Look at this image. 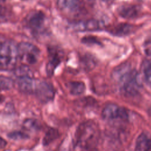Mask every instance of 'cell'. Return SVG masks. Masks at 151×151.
<instances>
[{
	"label": "cell",
	"instance_id": "1",
	"mask_svg": "<svg viewBox=\"0 0 151 151\" xmlns=\"http://www.w3.org/2000/svg\"><path fill=\"white\" fill-rule=\"evenodd\" d=\"M100 134V129L94 122L88 120L81 123L74 134L75 150L96 151Z\"/></svg>",
	"mask_w": 151,
	"mask_h": 151
},
{
	"label": "cell",
	"instance_id": "2",
	"mask_svg": "<svg viewBox=\"0 0 151 151\" xmlns=\"http://www.w3.org/2000/svg\"><path fill=\"white\" fill-rule=\"evenodd\" d=\"M120 90L126 95H135L139 89L137 73L128 64L124 63L115 68L112 73Z\"/></svg>",
	"mask_w": 151,
	"mask_h": 151
},
{
	"label": "cell",
	"instance_id": "3",
	"mask_svg": "<svg viewBox=\"0 0 151 151\" xmlns=\"http://www.w3.org/2000/svg\"><path fill=\"white\" fill-rule=\"evenodd\" d=\"M18 59V46L10 40L1 42L0 66L2 70H10L15 68Z\"/></svg>",
	"mask_w": 151,
	"mask_h": 151
},
{
	"label": "cell",
	"instance_id": "4",
	"mask_svg": "<svg viewBox=\"0 0 151 151\" xmlns=\"http://www.w3.org/2000/svg\"><path fill=\"white\" fill-rule=\"evenodd\" d=\"M101 116L103 119L110 124L127 120L129 117L126 109L113 103L108 104L103 108Z\"/></svg>",
	"mask_w": 151,
	"mask_h": 151
},
{
	"label": "cell",
	"instance_id": "5",
	"mask_svg": "<svg viewBox=\"0 0 151 151\" xmlns=\"http://www.w3.org/2000/svg\"><path fill=\"white\" fill-rule=\"evenodd\" d=\"M18 58L24 64H35L39 58L40 51L35 45L27 42H22L18 45Z\"/></svg>",
	"mask_w": 151,
	"mask_h": 151
},
{
	"label": "cell",
	"instance_id": "6",
	"mask_svg": "<svg viewBox=\"0 0 151 151\" xmlns=\"http://www.w3.org/2000/svg\"><path fill=\"white\" fill-rule=\"evenodd\" d=\"M45 15L39 11L30 12L25 18L27 26L34 33H37L42 29L45 24Z\"/></svg>",
	"mask_w": 151,
	"mask_h": 151
},
{
	"label": "cell",
	"instance_id": "7",
	"mask_svg": "<svg viewBox=\"0 0 151 151\" xmlns=\"http://www.w3.org/2000/svg\"><path fill=\"white\" fill-rule=\"evenodd\" d=\"M34 93L38 99L42 103L51 101L54 96V88L51 84L45 81L37 83Z\"/></svg>",
	"mask_w": 151,
	"mask_h": 151
},
{
	"label": "cell",
	"instance_id": "8",
	"mask_svg": "<svg viewBox=\"0 0 151 151\" xmlns=\"http://www.w3.org/2000/svg\"><path fill=\"white\" fill-rule=\"evenodd\" d=\"M17 78V86L20 91L27 94L35 92L37 83L32 78V76H27Z\"/></svg>",
	"mask_w": 151,
	"mask_h": 151
},
{
	"label": "cell",
	"instance_id": "9",
	"mask_svg": "<svg viewBox=\"0 0 151 151\" xmlns=\"http://www.w3.org/2000/svg\"><path fill=\"white\" fill-rule=\"evenodd\" d=\"M61 52L57 48H51L48 50V61L47 64L46 70L48 76H52L55 68L61 60Z\"/></svg>",
	"mask_w": 151,
	"mask_h": 151
},
{
	"label": "cell",
	"instance_id": "10",
	"mask_svg": "<svg viewBox=\"0 0 151 151\" xmlns=\"http://www.w3.org/2000/svg\"><path fill=\"white\" fill-rule=\"evenodd\" d=\"M80 0H57L58 8L67 14L77 13L80 9Z\"/></svg>",
	"mask_w": 151,
	"mask_h": 151
},
{
	"label": "cell",
	"instance_id": "11",
	"mask_svg": "<svg viewBox=\"0 0 151 151\" xmlns=\"http://www.w3.org/2000/svg\"><path fill=\"white\" fill-rule=\"evenodd\" d=\"M117 12L120 16L126 19L136 18L140 12V7L133 4L122 5L117 8Z\"/></svg>",
	"mask_w": 151,
	"mask_h": 151
},
{
	"label": "cell",
	"instance_id": "12",
	"mask_svg": "<svg viewBox=\"0 0 151 151\" xmlns=\"http://www.w3.org/2000/svg\"><path fill=\"white\" fill-rule=\"evenodd\" d=\"M103 24L97 19H91L77 22L74 28L78 31H96L100 29Z\"/></svg>",
	"mask_w": 151,
	"mask_h": 151
},
{
	"label": "cell",
	"instance_id": "13",
	"mask_svg": "<svg viewBox=\"0 0 151 151\" xmlns=\"http://www.w3.org/2000/svg\"><path fill=\"white\" fill-rule=\"evenodd\" d=\"M134 27L126 23L119 24L110 29L109 32L114 35L122 37L129 35L133 32Z\"/></svg>",
	"mask_w": 151,
	"mask_h": 151
},
{
	"label": "cell",
	"instance_id": "14",
	"mask_svg": "<svg viewBox=\"0 0 151 151\" xmlns=\"http://www.w3.org/2000/svg\"><path fill=\"white\" fill-rule=\"evenodd\" d=\"M136 151H151V139L145 134H141L137 139Z\"/></svg>",
	"mask_w": 151,
	"mask_h": 151
},
{
	"label": "cell",
	"instance_id": "15",
	"mask_svg": "<svg viewBox=\"0 0 151 151\" xmlns=\"http://www.w3.org/2000/svg\"><path fill=\"white\" fill-rule=\"evenodd\" d=\"M67 88L72 95L78 96L84 93L85 91V85L80 81H70L67 84Z\"/></svg>",
	"mask_w": 151,
	"mask_h": 151
},
{
	"label": "cell",
	"instance_id": "16",
	"mask_svg": "<svg viewBox=\"0 0 151 151\" xmlns=\"http://www.w3.org/2000/svg\"><path fill=\"white\" fill-rule=\"evenodd\" d=\"M58 134H59L57 130L52 128L48 129L42 141L44 145H49L51 142L58 137Z\"/></svg>",
	"mask_w": 151,
	"mask_h": 151
},
{
	"label": "cell",
	"instance_id": "17",
	"mask_svg": "<svg viewBox=\"0 0 151 151\" xmlns=\"http://www.w3.org/2000/svg\"><path fill=\"white\" fill-rule=\"evenodd\" d=\"M13 84L12 81L8 77L1 76V87L2 90H8L11 88Z\"/></svg>",
	"mask_w": 151,
	"mask_h": 151
},
{
	"label": "cell",
	"instance_id": "18",
	"mask_svg": "<svg viewBox=\"0 0 151 151\" xmlns=\"http://www.w3.org/2000/svg\"><path fill=\"white\" fill-rule=\"evenodd\" d=\"M24 127L27 129L29 131H34L37 130L38 129V124L36 120H26L24 123Z\"/></svg>",
	"mask_w": 151,
	"mask_h": 151
},
{
	"label": "cell",
	"instance_id": "19",
	"mask_svg": "<svg viewBox=\"0 0 151 151\" xmlns=\"http://www.w3.org/2000/svg\"><path fill=\"white\" fill-rule=\"evenodd\" d=\"M81 41L86 44H99L100 41H98V40L91 36H88V37H84L81 40Z\"/></svg>",
	"mask_w": 151,
	"mask_h": 151
},
{
	"label": "cell",
	"instance_id": "20",
	"mask_svg": "<svg viewBox=\"0 0 151 151\" xmlns=\"http://www.w3.org/2000/svg\"><path fill=\"white\" fill-rule=\"evenodd\" d=\"M144 75L146 81L151 84V63L145 67L144 70Z\"/></svg>",
	"mask_w": 151,
	"mask_h": 151
},
{
	"label": "cell",
	"instance_id": "21",
	"mask_svg": "<svg viewBox=\"0 0 151 151\" xmlns=\"http://www.w3.org/2000/svg\"><path fill=\"white\" fill-rule=\"evenodd\" d=\"M144 50L145 53L151 57V38L148 39L145 43Z\"/></svg>",
	"mask_w": 151,
	"mask_h": 151
},
{
	"label": "cell",
	"instance_id": "22",
	"mask_svg": "<svg viewBox=\"0 0 151 151\" xmlns=\"http://www.w3.org/2000/svg\"><path fill=\"white\" fill-rule=\"evenodd\" d=\"M96 0H86V1L89 4V5H93L95 2Z\"/></svg>",
	"mask_w": 151,
	"mask_h": 151
},
{
	"label": "cell",
	"instance_id": "23",
	"mask_svg": "<svg viewBox=\"0 0 151 151\" xmlns=\"http://www.w3.org/2000/svg\"><path fill=\"white\" fill-rule=\"evenodd\" d=\"M101 1L106 4H111L114 1V0H101Z\"/></svg>",
	"mask_w": 151,
	"mask_h": 151
},
{
	"label": "cell",
	"instance_id": "24",
	"mask_svg": "<svg viewBox=\"0 0 151 151\" xmlns=\"http://www.w3.org/2000/svg\"><path fill=\"white\" fill-rule=\"evenodd\" d=\"M149 114L151 116V107L149 108Z\"/></svg>",
	"mask_w": 151,
	"mask_h": 151
},
{
	"label": "cell",
	"instance_id": "25",
	"mask_svg": "<svg viewBox=\"0 0 151 151\" xmlns=\"http://www.w3.org/2000/svg\"><path fill=\"white\" fill-rule=\"evenodd\" d=\"M1 1H5V0H1Z\"/></svg>",
	"mask_w": 151,
	"mask_h": 151
}]
</instances>
